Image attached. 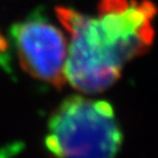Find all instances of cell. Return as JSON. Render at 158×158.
Wrapping results in <instances>:
<instances>
[{
	"mask_svg": "<svg viewBox=\"0 0 158 158\" xmlns=\"http://www.w3.org/2000/svg\"><path fill=\"white\" fill-rule=\"evenodd\" d=\"M55 12L70 35L67 81L85 94L110 88L125 62L147 53L153 42L157 8L149 0H101L96 18L67 7Z\"/></svg>",
	"mask_w": 158,
	"mask_h": 158,
	"instance_id": "obj_1",
	"label": "cell"
},
{
	"mask_svg": "<svg viewBox=\"0 0 158 158\" xmlns=\"http://www.w3.org/2000/svg\"><path fill=\"white\" fill-rule=\"evenodd\" d=\"M122 139L110 103L69 96L51 116L45 143L56 158H115Z\"/></svg>",
	"mask_w": 158,
	"mask_h": 158,
	"instance_id": "obj_2",
	"label": "cell"
},
{
	"mask_svg": "<svg viewBox=\"0 0 158 158\" xmlns=\"http://www.w3.org/2000/svg\"><path fill=\"white\" fill-rule=\"evenodd\" d=\"M12 36L26 73L56 89L66 85L68 46L60 29L45 20L32 19L15 25Z\"/></svg>",
	"mask_w": 158,
	"mask_h": 158,
	"instance_id": "obj_3",
	"label": "cell"
}]
</instances>
